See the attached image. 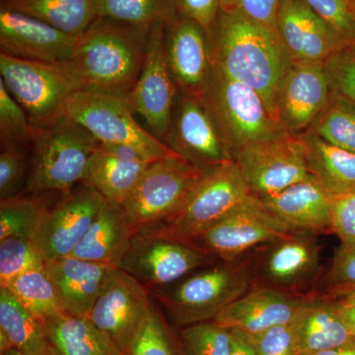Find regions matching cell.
I'll use <instances>...</instances> for the list:
<instances>
[{"mask_svg": "<svg viewBox=\"0 0 355 355\" xmlns=\"http://www.w3.org/2000/svg\"><path fill=\"white\" fill-rule=\"evenodd\" d=\"M331 90L355 106V44L336 51L324 62Z\"/></svg>", "mask_w": 355, "mask_h": 355, "instance_id": "obj_40", "label": "cell"}, {"mask_svg": "<svg viewBox=\"0 0 355 355\" xmlns=\"http://www.w3.org/2000/svg\"><path fill=\"white\" fill-rule=\"evenodd\" d=\"M99 18L118 21L150 31L174 14L173 0H98Z\"/></svg>", "mask_w": 355, "mask_h": 355, "instance_id": "obj_34", "label": "cell"}, {"mask_svg": "<svg viewBox=\"0 0 355 355\" xmlns=\"http://www.w3.org/2000/svg\"><path fill=\"white\" fill-rule=\"evenodd\" d=\"M320 248L314 234L294 233L254 250V286L306 297L320 272Z\"/></svg>", "mask_w": 355, "mask_h": 355, "instance_id": "obj_13", "label": "cell"}, {"mask_svg": "<svg viewBox=\"0 0 355 355\" xmlns=\"http://www.w3.org/2000/svg\"><path fill=\"white\" fill-rule=\"evenodd\" d=\"M3 355H25L24 354H22V352H19V350H17L16 349H12L10 350H8V352H6Z\"/></svg>", "mask_w": 355, "mask_h": 355, "instance_id": "obj_55", "label": "cell"}, {"mask_svg": "<svg viewBox=\"0 0 355 355\" xmlns=\"http://www.w3.org/2000/svg\"><path fill=\"white\" fill-rule=\"evenodd\" d=\"M355 289V246L338 250L326 275V291L319 297L336 301Z\"/></svg>", "mask_w": 355, "mask_h": 355, "instance_id": "obj_41", "label": "cell"}, {"mask_svg": "<svg viewBox=\"0 0 355 355\" xmlns=\"http://www.w3.org/2000/svg\"><path fill=\"white\" fill-rule=\"evenodd\" d=\"M345 41L355 44V19L347 7V0H304Z\"/></svg>", "mask_w": 355, "mask_h": 355, "instance_id": "obj_45", "label": "cell"}, {"mask_svg": "<svg viewBox=\"0 0 355 355\" xmlns=\"http://www.w3.org/2000/svg\"><path fill=\"white\" fill-rule=\"evenodd\" d=\"M111 268L72 256L46 263L64 310L79 318H88Z\"/></svg>", "mask_w": 355, "mask_h": 355, "instance_id": "obj_25", "label": "cell"}, {"mask_svg": "<svg viewBox=\"0 0 355 355\" xmlns=\"http://www.w3.org/2000/svg\"><path fill=\"white\" fill-rule=\"evenodd\" d=\"M38 128L30 121L25 110L7 91L0 79V140L2 148L21 151L33 148Z\"/></svg>", "mask_w": 355, "mask_h": 355, "instance_id": "obj_37", "label": "cell"}, {"mask_svg": "<svg viewBox=\"0 0 355 355\" xmlns=\"http://www.w3.org/2000/svg\"><path fill=\"white\" fill-rule=\"evenodd\" d=\"M166 55L182 94L200 98L211 73L209 38L195 21L174 14L165 24Z\"/></svg>", "mask_w": 355, "mask_h": 355, "instance_id": "obj_20", "label": "cell"}, {"mask_svg": "<svg viewBox=\"0 0 355 355\" xmlns=\"http://www.w3.org/2000/svg\"><path fill=\"white\" fill-rule=\"evenodd\" d=\"M0 330L25 355H44L51 343L46 327L6 287L0 286Z\"/></svg>", "mask_w": 355, "mask_h": 355, "instance_id": "obj_31", "label": "cell"}, {"mask_svg": "<svg viewBox=\"0 0 355 355\" xmlns=\"http://www.w3.org/2000/svg\"><path fill=\"white\" fill-rule=\"evenodd\" d=\"M277 35L292 62H326L349 46L304 0H282L277 13Z\"/></svg>", "mask_w": 355, "mask_h": 355, "instance_id": "obj_21", "label": "cell"}, {"mask_svg": "<svg viewBox=\"0 0 355 355\" xmlns=\"http://www.w3.org/2000/svg\"><path fill=\"white\" fill-rule=\"evenodd\" d=\"M250 338L257 355H299L293 322L272 327Z\"/></svg>", "mask_w": 355, "mask_h": 355, "instance_id": "obj_44", "label": "cell"}, {"mask_svg": "<svg viewBox=\"0 0 355 355\" xmlns=\"http://www.w3.org/2000/svg\"><path fill=\"white\" fill-rule=\"evenodd\" d=\"M232 159L258 200L313 178L304 144L297 133L284 132L251 144L235 153Z\"/></svg>", "mask_w": 355, "mask_h": 355, "instance_id": "obj_10", "label": "cell"}, {"mask_svg": "<svg viewBox=\"0 0 355 355\" xmlns=\"http://www.w3.org/2000/svg\"><path fill=\"white\" fill-rule=\"evenodd\" d=\"M150 31L107 18L96 20L79 36L69 62L81 90L127 96L144 67Z\"/></svg>", "mask_w": 355, "mask_h": 355, "instance_id": "obj_2", "label": "cell"}, {"mask_svg": "<svg viewBox=\"0 0 355 355\" xmlns=\"http://www.w3.org/2000/svg\"><path fill=\"white\" fill-rule=\"evenodd\" d=\"M166 22L158 23L149 33L144 67L125 96L132 113L140 114L163 142L171 125L178 90L166 55Z\"/></svg>", "mask_w": 355, "mask_h": 355, "instance_id": "obj_14", "label": "cell"}, {"mask_svg": "<svg viewBox=\"0 0 355 355\" xmlns=\"http://www.w3.org/2000/svg\"><path fill=\"white\" fill-rule=\"evenodd\" d=\"M216 121L229 154L286 132L272 118L260 95L212 65L200 98Z\"/></svg>", "mask_w": 355, "mask_h": 355, "instance_id": "obj_6", "label": "cell"}, {"mask_svg": "<svg viewBox=\"0 0 355 355\" xmlns=\"http://www.w3.org/2000/svg\"><path fill=\"white\" fill-rule=\"evenodd\" d=\"M293 323L299 355H312L355 343L354 331L338 305L327 298L308 299Z\"/></svg>", "mask_w": 355, "mask_h": 355, "instance_id": "obj_26", "label": "cell"}, {"mask_svg": "<svg viewBox=\"0 0 355 355\" xmlns=\"http://www.w3.org/2000/svg\"><path fill=\"white\" fill-rule=\"evenodd\" d=\"M64 114L85 128L101 144L132 146L153 160L180 156L162 140L140 127L125 96L78 90Z\"/></svg>", "mask_w": 355, "mask_h": 355, "instance_id": "obj_9", "label": "cell"}, {"mask_svg": "<svg viewBox=\"0 0 355 355\" xmlns=\"http://www.w3.org/2000/svg\"><path fill=\"white\" fill-rule=\"evenodd\" d=\"M254 198L237 164L227 161L207 170L182 209L154 231L188 244Z\"/></svg>", "mask_w": 355, "mask_h": 355, "instance_id": "obj_7", "label": "cell"}, {"mask_svg": "<svg viewBox=\"0 0 355 355\" xmlns=\"http://www.w3.org/2000/svg\"><path fill=\"white\" fill-rule=\"evenodd\" d=\"M232 340H231L230 355H257L253 342L247 334L237 330H231Z\"/></svg>", "mask_w": 355, "mask_h": 355, "instance_id": "obj_48", "label": "cell"}, {"mask_svg": "<svg viewBox=\"0 0 355 355\" xmlns=\"http://www.w3.org/2000/svg\"><path fill=\"white\" fill-rule=\"evenodd\" d=\"M150 296L139 280L111 268L88 319L125 355L153 304Z\"/></svg>", "mask_w": 355, "mask_h": 355, "instance_id": "obj_15", "label": "cell"}, {"mask_svg": "<svg viewBox=\"0 0 355 355\" xmlns=\"http://www.w3.org/2000/svg\"><path fill=\"white\" fill-rule=\"evenodd\" d=\"M253 252L240 260L207 266L170 286L153 289L151 296L179 328L212 321L253 287Z\"/></svg>", "mask_w": 355, "mask_h": 355, "instance_id": "obj_3", "label": "cell"}, {"mask_svg": "<svg viewBox=\"0 0 355 355\" xmlns=\"http://www.w3.org/2000/svg\"><path fill=\"white\" fill-rule=\"evenodd\" d=\"M282 0H219L220 11L235 14L277 35V13Z\"/></svg>", "mask_w": 355, "mask_h": 355, "instance_id": "obj_43", "label": "cell"}, {"mask_svg": "<svg viewBox=\"0 0 355 355\" xmlns=\"http://www.w3.org/2000/svg\"><path fill=\"white\" fill-rule=\"evenodd\" d=\"M132 236L121 207L106 200L70 256L118 268Z\"/></svg>", "mask_w": 355, "mask_h": 355, "instance_id": "obj_27", "label": "cell"}, {"mask_svg": "<svg viewBox=\"0 0 355 355\" xmlns=\"http://www.w3.org/2000/svg\"><path fill=\"white\" fill-rule=\"evenodd\" d=\"M44 196L20 193L0 200V240L8 237L32 238L42 217L50 209Z\"/></svg>", "mask_w": 355, "mask_h": 355, "instance_id": "obj_35", "label": "cell"}, {"mask_svg": "<svg viewBox=\"0 0 355 355\" xmlns=\"http://www.w3.org/2000/svg\"><path fill=\"white\" fill-rule=\"evenodd\" d=\"M0 76L36 128L57 121L70 97L81 90L69 64H46L0 53Z\"/></svg>", "mask_w": 355, "mask_h": 355, "instance_id": "obj_8", "label": "cell"}, {"mask_svg": "<svg viewBox=\"0 0 355 355\" xmlns=\"http://www.w3.org/2000/svg\"><path fill=\"white\" fill-rule=\"evenodd\" d=\"M125 355H184L179 335L153 302Z\"/></svg>", "mask_w": 355, "mask_h": 355, "instance_id": "obj_36", "label": "cell"}, {"mask_svg": "<svg viewBox=\"0 0 355 355\" xmlns=\"http://www.w3.org/2000/svg\"><path fill=\"white\" fill-rule=\"evenodd\" d=\"M207 172L181 156L154 161L132 195L119 205L132 234L162 227L182 209Z\"/></svg>", "mask_w": 355, "mask_h": 355, "instance_id": "obj_5", "label": "cell"}, {"mask_svg": "<svg viewBox=\"0 0 355 355\" xmlns=\"http://www.w3.org/2000/svg\"><path fill=\"white\" fill-rule=\"evenodd\" d=\"M180 342L184 355H230L231 330L214 322L180 328Z\"/></svg>", "mask_w": 355, "mask_h": 355, "instance_id": "obj_39", "label": "cell"}, {"mask_svg": "<svg viewBox=\"0 0 355 355\" xmlns=\"http://www.w3.org/2000/svg\"><path fill=\"white\" fill-rule=\"evenodd\" d=\"M44 355H62L60 354V352H58L57 349H55V347H53V345H50V347H49L48 352H46V354Z\"/></svg>", "mask_w": 355, "mask_h": 355, "instance_id": "obj_54", "label": "cell"}, {"mask_svg": "<svg viewBox=\"0 0 355 355\" xmlns=\"http://www.w3.org/2000/svg\"><path fill=\"white\" fill-rule=\"evenodd\" d=\"M331 198L314 178H310L259 200L292 232L315 235L331 233Z\"/></svg>", "mask_w": 355, "mask_h": 355, "instance_id": "obj_24", "label": "cell"}, {"mask_svg": "<svg viewBox=\"0 0 355 355\" xmlns=\"http://www.w3.org/2000/svg\"><path fill=\"white\" fill-rule=\"evenodd\" d=\"M164 144L205 170L233 160L211 114L202 100L191 96L182 94L179 103L176 101Z\"/></svg>", "mask_w": 355, "mask_h": 355, "instance_id": "obj_17", "label": "cell"}, {"mask_svg": "<svg viewBox=\"0 0 355 355\" xmlns=\"http://www.w3.org/2000/svg\"><path fill=\"white\" fill-rule=\"evenodd\" d=\"M207 38L212 65L254 89L279 125L277 97L292 60L279 37L246 18L219 11Z\"/></svg>", "mask_w": 355, "mask_h": 355, "instance_id": "obj_1", "label": "cell"}, {"mask_svg": "<svg viewBox=\"0 0 355 355\" xmlns=\"http://www.w3.org/2000/svg\"><path fill=\"white\" fill-rule=\"evenodd\" d=\"M28 161L24 151L2 148L0 154V200L20 195L28 181Z\"/></svg>", "mask_w": 355, "mask_h": 355, "instance_id": "obj_42", "label": "cell"}, {"mask_svg": "<svg viewBox=\"0 0 355 355\" xmlns=\"http://www.w3.org/2000/svg\"><path fill=\"white\" fill-rule=\"evenodd\" d=\"M154 161L132 146L99 142L83 182L94 188L107 202L121 205Z\"/></svg>", "mask_w": 355, "mask_h": 355, "instance_id": "obj_23", "label": "cell"}, {"mask_svg": "<svg viewBox=\"0 0 355 355\" xmlns=\"http://www.w3.org/2000/svg\"><path fill=\"white\" fill-rule=\"evenodd\" d=\"M51 345L62 355H123L88 318L64 312L44 323Z\"/></svg>", "mask_w": 355, "mask_h": 355, "instance_id": "obj_30", "label": "cell"}, {"mask_svg": "<svg viewBox=\"0 0 355 355\" xmlns=\"http://www.w3.org/2000/svg\"><path fill=\"white\" fill-rule=\"evenodd\" d=\"M312 355H355V343L336 347V349L324 350Z\"/></svg>", "mask_w": 355, "mask_h": 355, "instance_id": "obj_50", "label": "cell"}, {"mask_svg": "<svg viewBox=\"0 0 355 355\" xmlns=\"http://www.w3.org/2000/svg\"><path fill=\"white\" fill-rule=\"evenodd\" d=\"M347 7L352 17L355 19V0H347Z\"/></svg>", "mask_w": 355, "mask_h": 355, "instance_id": "obj_53", "label": "cell"}, {"mask_svg": "<svg viewBox=\"0 0 355 355\" xmlns=\"http://www.w3.org/2000/svg\"><path fill=\"white\" fill-rule=\"evenodd\" d=\"M292 232L254 198L241 209L188 243L214 260L235 261Z\"/></svg>", "mask_w": 355, "mask_h": 355, "instance_id": "obj_12", "label": "cell"}, {"mask_svg": "<svg viewBox=\"0 0 355 355\" xmlns=\"http://www.w3.org/2000/svg\"><path fill=\"white\" fill-rule=\"evenodd\" d=\"M79 36L43 21L0 7V53L46 64H69Z\"/></svg>", "mask_w": 355, "mask_h": 355, "instance_id": "obj_18", "label": "cell"}, {"mask_svg": "<svg viewBox=\"0 0 355 355\" xmlns=\"http://www.w3.org/2000/svg\"><path fill=\"white\" fill-rule=\"evenodd\" d=\"M173 4L177 14L195 21L207 34L220 11L219 0H173Z\"/></svg>", "mask_w": 355, "mask_h": 355, "instance_id": "obj_47", "label": "cell"}, {"mask_svg": "<svg viewBox=\"0 0 355 355\" xmlns=\"http://www.w3.org/2000/svg\"><path fill=\"white\" fill-rule=\"evenodd\" d=\"M306 132L355 153V106L331 91L330 99Z\"/></svg>", "mask_w": 355, "mask_h": 355, "instance_id": "obj_33", "label": "cell"}, {"mask_svg": "<svg viewBox=\"0 0 355 355\" xmlns=\"http://www.w3.org/2000/svg\"><path fill=\"white\" fill-rule=\"evenodd\" d=\"M216 261L191 245L151 230L132 236L118 268L151 291L175 284Z\"/></svg>", "mask_w": 355, "mask_h": 355, "instance_id": "obj_11", "label": "cell"}, {"mask_svg": "<svg viewBox=\"0 0 355 355\" xmlns=\"http://www.w3.org/2000/svg\"><path fill=\"white\" fill-rule=\"evenodd\" d=\"M309 298L263 286H253L219 313L212 322L253 336L272 327L291 323Z\"/></svg>", "mask_w": 355, "mask_h": 355, "instance_id": "obj_22", "label": "cell"}, {"mask_svg": "<svg viewBox=\"0 0 355 355\" xmlns=\"http://www.w3.org/2000/svg\"><path fill=\"white\" fill-rule=\"evenodd\" d=\"M334 302L345 306H350V307H355V289L345 294V296H343L338 300L334 301Z\"/></svg>", "mask_w": 355, "mask_h": 355, "instance_id": "obj_52", "label": "cell"}, {"mask_svg": "<svg viewBox=\"0 0 355 355\" xmlns=\"http://www.w3.org/2000/svg\"><path fill=\"white\" fill-rule=\"evenodd\" d=\"M31 168L22 193L69 195L83 181L88 162L99 141L67 114L44 128H37Z\"/></svg>", "mask_w": 355, "mask_h": 355, "instance_id": "obj_4", "label": "cell"}, {"mask_svg": "<svg viewBox=\"0 0 355 355\" xmlns=\"http://www.w3.org/2000/svg\"><path fill=\"white\" fill-rule=\"evenodd\" d=\"M14 349L12 343L3 331L0 330V354L3 355L8 350Z\"/></svg>", "mask_w": 355, "mask_h": 355, "instance_id": "obj_51", "label": "cell"}, {"mask_svg": "<svg viewBox=\"0 0 355 355\" xmlns=\"http://www.w3.org/2000/svg\"><path fill=\"white\" fill-rule=\"evenodd\" d=\"M336 304L338 305V310L342 313L343 317L345 318V321L349 324L350 329H352L355 335V307L338 304V303H336Z\"/></svg>", "mask_w": 355, "mask_h": 355, "instance_id": "obj_49", "label": "cell"}, {"mask_svg": "<svg viewBox=\"0 0 355 355\" xmlns=\"http://www.w3.org/2000/svg\"><path fill=\"white\" fill-rule=\"evenodd\" d=\"M331 229L343 246H355V191L331 198Z\"/></svg>", "mask_w": 355, "mask_h": 355, "instance_id": "obj_46", "label": "cell"}, {"mask_svg": "<svg viewBox=\"0 0 355 355\" xmlns=\"http://www.w3.org/2000/svg\"><path fill=\"white\" fill-rule=\"evenodd\" d=\"M311 175L331 196L355 191V153L301 133Z\"/></svg>", "mask_w": 355, "mask_h": 355, "instance_id": "obj_28", "label": "cell"}, {"mask_svg": "<svg viewBox=\"0 0 355 355\" xmlns=\"http://www.w3.org/2000/svg\"><path fill=\"white\" fill-rule=\"evenodd\" d=\"M0 7L37 18L74 36H80L99 19L98 0H0Z\"/></svg>", "mask_w": 355, "mask_h": 355, "instance_id": "obj_29", "label": "cell"}, {"mask_svg": "<svg viewBox=\"0 0 355 355\" xmlns=\"http://www.w3.org/2000/svg\"><path fill=\"white\" fill-rule=\"evenodd\" d=\"M4 287L44 324L51 318L67 312L46 272V266L23 273Z\"/></svg>", "mask_w": 355, "mask_h": 355, "instance_id": "obj_32", "label": "cell"}, {"mask_svg": "<svg viewBox=\"0 0 355 355\" xmlns=\"http://www.w3.org/2000/svg\"><path fill=\"white\" fill-rule=\"evenodd\" d=\"M105 202L94 188L84 184L46 210L31 238L44 263L72 254Z\"/></svg>", "mask_w": 355, "mask_h": 355, "instance_id": "obj_16", "label": "cell"}, {"mask_svg": "<svg viewBox=\"0 0 355 355\" xmlns=\"http://www.w3.org/2000/svg\"><path fill=\"white\" fill-rule=\"evenodd\" d=\"M44 266L43 257L31 238L16 236L0 240V286H6L23 273Z\"/></svg>", "mask_w": 355, "mask_h": 355, "instance_id": "obj_38", "label": "cell"}, {"mask_svg": "<svg viewBox=\"0 0 355 355\" xmlns=\"http://www.w3.org/2000/svg\"><path fill=\"white\" fill-rule=\"evenodd\" d=\"M331 94L324 62H291L277 97L280 127L297 135L307 132Z\"/></svg>", "mask_w": 355, "mask_h": 355, "instance_id": "obj_19", "label": "cell"}]
</instances>
